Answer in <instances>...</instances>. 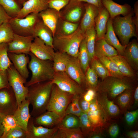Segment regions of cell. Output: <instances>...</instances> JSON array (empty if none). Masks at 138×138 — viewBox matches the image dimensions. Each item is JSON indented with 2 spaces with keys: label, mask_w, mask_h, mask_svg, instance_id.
<instances>
[{
  "label": "cell",
  "mask_w": 138,
  "mask_h": 138,
  "mask_svg": "<svg viewBox=\"0 0 138 138\" xmlns=\"http://www.w3.org/2000/svg\"><path fill=\"white\" fill-rule=\"evenodd\" d=\"M12 65L8 55L7 43L0 44V70H7Z\"/></svg>",
  "instance_id": "cell-39"
},
{
  "label": "cell",
  "mask_w": 138,
  "mask_h": 138,
  "mask_svg": "<svg viewBox=\"0 0 138 138\" xmlns=\"http://www.w3.org/2000/svg\"><path fill=\"white\" fill-rule=\"evenodd\" d=\"M126 135L129 138H138V132L137 131H129L126 133Z\"/></svg>",
  "instance_id": "cell-57"
},
{
  "label": "cell",
  "mask_w": 138,
  "mask_h": 138,
  "mask_svg": "<svg viewBox=\"0 0 138 138\" xmlns=\"http://www.w3.org/2000/svg\"><path fill=\"white\" fill-rule=\"evenodd\" d=\"M133 98L135 105H137L138 103V87H137L134 91Z\"/></svg>",
  "instance_id": "cell-58"
},
{
  "label": "cell",
  "mask_w": 138,
  "mask_h": 138,
  "mask_svg": "<svg viewBox=\"0 0 138 138\" xmlns=\"http://www.w3.org/2000/svg\"><path fill=\"white\" fill-rule=\"evenodd\" d=\"M109 57L116 64L119 70L124 77L129 78L135 76V70L123 56L118 54Z\"/></svg>",
  "instance_id": "cell-31"
},
{
  "label": "cell",
  "mask_w": 138,
  "mask_h": 138,
  "mask_svg": "<svg viewBox=\"0 0 138 138\" xmlns=\"http://www.w3.org/2000/svg\"><path fill=\"white\" fill-rule=\"evenodd\" d=\"M39 14L31 13L23 18H12L9 23L14 33L23 36H33L35 25L40 19Z\"/></svg>",
  "instance_id": "cell-7"
},
{
  "label": "cell",
  "mask_w": 138,
  "mask_h": 138,
  "mask_svg": "<svg viewBox=\"0 0 138 138\" xmlns=\"http://www.w3.org/2000/svg\"><path fill=\"white\" fill-rule=\"evenodd\" d=\"M21 5H22L28 0H16Z\"/></svg>",
  "instance_id": "cell-60"
},
{
  "label": "cell",
  "mask_w": 138,
  "mask_h": 138,
  "mask_svg": "<svg viewBox=\"0 0 138 138\" xmlns=\"http://www.w3.org/2000/svg\"><path fill=\"white\" fill-rule=\"evenodd\" d=\"M2 121V117L0 114V138H1L4 132V128L3 124Z\"/></svg>",
  "instance_id": "cell-59"
},
{
  "label": "cell",
  "mask_w": 138,
  "mask_h": 138,
  "mask_svg": "<svg viewBox=\"0 0 138 138\" xmlns=\"http://www.w3.org/2000/svg\"><path fill=\"white\" fill-rule=\"evenodd\" d=\"M4 138H27V132L17 126L11 129Z\"/></svg>",
  "instance_id": "cell-47"
},
{
  "label": "cell",
  "mask_w": 138,
  "mask_h": 138,
  "mask_svg": "<svg viewBox=\"0 0 138 138\" xmlns=\"http://www.w3.org/2000/svg\"><path fill=\"white\" fill-rule=\"evenodd\" d=\"M96 98L110 120L118 117L120 112L119 107L110 100L106 94L97 91Z\"/></svg>",
  "instance_id": "cell-18"
},
{
  "label": "cell",
  "mask_w": 138,
  "mask_h": 138,
  "mask_svg": "<svg viewBox=\"0 0 138 138\" xmlns=\"http://www.w3.org/2000/svg\"><path fill=\"white\" fill-rule=\"evenodd\" d=\"M78 57L83 70L85 72L89 66L90 59L85 37L80 43Z\"/></svg>",
  "instance_id": "cell-37"
},
{
  "label": "cell",
  "mask_w": 138,
  "mask_h": 138,
  "mask_svg": "<svg viewBox=\"0 0 138 138\" xmlns=\"http://www.w3.org/2000/svg\"><path fill=\"white\" fill-rule=\"evenodd\" d=\"M104 38L109 44L117 51L119 55H123L126 47L122 45L117 38L113 29L112 19L110 17L107 22V31Z\"/></svg>",
  "instance_id": "cell-28"
},
{
  "label": "cell",
  "mask_w": 138,
  "mask_h": 138,
  "mask_svg": "<svg viewBox=\"0 0 138 138\" xmlns=\"http://www.w3.org/2000/svg\"><path fill=\"white\" fill-rule=\"evenodd\" d=\"M134 70L138 69V44L135 40L129 42L126 47L123 55Z\"/></svg>",
  "instance_id": "cell-29"
},
{
  "label": "cell",
  "mask_w": 138,
  "mask_h": 138,
  "mask_svg": "<svg viewBox=\"0 0 138 138\" xmlns=\"http://www.w3.org/2000/svg\"><path fill=\"white\" fill-rule=\"evenodd\" d=\"M51 82L61 90L74 95L82 96L86 90L69 77L65 72H55Z\"/></svg>",
  "instance_id": "cell-10"
},
{
  "label": "cell",
  "mask_w": 138,
  "mask_h": 138,
  "mask_svg": "<svg viewBox=\"0 0 138 138\" xmlns=\"http://www.w3.org/2000/svg\"><path fill=\"white\" fill-rule=\"evenodd\" d=\"M8 55L15 68L21 75L26 80L29 74L27 68V64L29 62V57L24 53L8 52Z\"/></svg>",
  "instance_id": "cell-21"
},
{
  "label": "cell",
  "mask_w": 138,
  "mask_h": 138,
  "mask_svg": "<svg viewBox=\"0 0 138 138\" xmlns=\"http://www.w3.org/2000/svg\"><path fill=\"white\" fill-rule=\"evenodd\" d=\"M86 47L90 61L94 57V50L96 38L95 26L88 29L85 33Z\"/></svg>",
  "instance_id": "cell-35"
},
{
  "label": "cell",
  "mask_w": 138,
  "mask_h": 138,
  "mask_svg": "<svg viewBox=\"0 0 138 138\" xmlns=\"http://www.w3.org/2000/svg\"><path fill=\"white\" fill-rule=\"evenodd\" d=\"M119 128L116 123H113L111 125L109 128L108 132L110 137L115 138L118 135L119 132Z\"/></svg>",
  "instance_id": "cell-54"
},
{
  "label": "cell",
  "mask_w": 138,
  "mask_h": 138,
  "mask_svg": "<svg viewBox=\"0 0 138 138\" xmlns=\"http://www.w3.org/2000/svg\"><path fill=\"white\" fill-rule=\"evenodd\" d=\"M134 92V89H127L116 98L120 112H126L130 107L133 100Z\"/></svg>",
  "instance_id": "cell-30"
},
{
  "label": "cell",
  "mask_w": 138,
  "mask_h": 138,
  "mask_svg": "<svg viewBox=\"0 0 138 138\" xmlns=\"http://www.w3.org/2000/svg\"><path fill=\"white\" fill-rule=\"evenodd\" d=\"M125 119L127 124L129 125H132L138 116V110L126 112Z\"/></svg>",
  "instance_id": "cell-49"
},
{
  "label": "cell",
  "mask_w": 138,
  "mask_h": 138,
  "mask_svg": "<svg viewBox=\"0 0 138 138\" xmlns=\"http://www.w3.org/2000/svg\"><path fill=\"white\" fill-rule=\"evenodd\" d=\"M79 103L82 112L87 113L89 109L90 102H88L84 100L82 96L79 98Z\"/></svg>",
  "instance_id": "cell-53"
},
{
  "label": "cell",
  "mask_w": 138,
  "mask_h": 138,
  "mask_svg": "<svg viewBox=\"0 0 138 138\" xmlns=\"http://www.w3.org/2000/svg\"><path fill=\"white\" fill-rule=\"evenodd\" d=\"M10 87L8 79L7 70H0V90Z\"/></svg>",
  "instance_id": "cell-50"
},
{
  "label": "cell",
  "mask_w": 138,
  "mask_h": 138,
  "mask_svg": "<svg viewBox=\"0 0 138 138\" xmlns=\"http://www.w3.org/2000/svg\"><path fill=\"white\" fill-rule=\"evenodd\" d=\"M97 91L92 89L88 88L85 91L83 96L84 100L88 102H91L95 99L96 96Z\"/></svg>",
  "instance_id": "cell-51"
},
{
  "label": "cell",
  "mask_w": 138,
  "mask_h": 138,
  "mask_svg": "<svg viewBox=\"0 0 138 138\" xmlns=\"http://www.w3.org/2000/svg\"><path fill=\"white\" fill-rule=\"evenodd\" d=\"M12 18L0 5V26L4 23L9 22Z\"/></svg>",
  "instance_id": "cell-52"
},
{
  "label": "cell",
  "mask_w": 138,
  "mask_h": 138,
  "mask_svg": "<svg viewBox=\"0 0 138 138\" xmlns=\"http://www.w3.org/2000/svg\"><path fill=\"white\" fill-rule=\"evenodd\" d=\"M109 14L104 7L100 8L95 19V28L97 40L104 37L107 31V24L110 18Z\"/></svg>",
  "instance_id": "cell-24"
},
{
  "label": "cell",
  "mask_w": 138,
  "mask_h": 138,
  "mask_svg": "<svg viewBox=\"0 0 138 138\" xmlns=\"http://www.w3.org/2000/svg\"><path fill=\"white\" fill-rule=\"evenodd\" d=\"M7 72L9 83L15 95L18 106L26 99L28 92V87L24 85L26 80L21 75L13 65L8 69Z\"/></svg>",
  "instance_id": "cell-8"
},
{
  "label": "cell",
  "mask_w": 138,
  "mask_h": 138,
  "mask_svg": "<svg viewBox=\"0 0 138 138\" xmlns=\"http://www.w3.org/2000/svg\"><path fill=\"white\" fill-rule=\"evenodd\" d=\"M85 33L78 29L68 35L55 34L53 37V46L57 51L66 53L70 56L78 57L80 43L85 38Z\"/></svg>",
  "instance_id": "cell-3"
},
{
  "label": "cell",
  "mask_w": 138,
  "mask_h": 138,
  "mask_svg": "<svg viewBox=\"0 0 138 138\" xmlns=\"http://www.w3.org/2000/svg\"><path fill=\"white\" fill-rule=\"evenodd\" d=\"M70 0H49V8L55 9L60 12L70 2Z\"/></svg>",
  "instance_id": "cell-48"
},
{
  "label": "cell",
  "mask_w": 138,
  "mask_h": 138,
  "mask_svg": "<svg viewBox=\"0 0 138 138\" xmlns=\"http://www.w3.org/2000/svg\"><path fill=\"white\" fill-rule=\"evenodd\" d=\"M87 114L94 128L93 133L100 132L110 124L108 121L110 120L96 98L90 102Z\"/></svg>",
  "instance_id": "cell-9"
},
{
  "label": "cell",
  "mask_w": 138,
  "mask_h": 138,
  "mask_svg": "<svg viewBox=\"0 0 138 138\" xmlns=\"http://www.w3.org/2000/svg\"><path fill=\"white\" fill-rule=\"evenodd\" d=\"M79 117L72 114L66 115L62 119L58 128H74L79 127Z\"/></svg>",
  "instance_id": "cell-41"
},
{
  "label": "cell",
  "mask_w": 138,
  "mask_h": 138,
  "mask_svg": "<svg viewBox=\"0 0 138 138\" xmlns=\"http://www.w3.org/2000/svg\"><path fill=\"white\" fill-rule=\"evenodd\" d=\"M70 56L67 54L56 51L53 61L55 72H65Z\"/></svg>",
  "instance_id": "cell-33"
},
{
  "label": "cell",
  "mask_w": 138,
  "mask_h": 138,
  "mask_svg": "<svg viewBox=\"0 0 138 138\" xmlns=\"http://www.w3.org/2000/svg\"><path fill=\"white\" fill-rule=\"evenodd\" d=\"M73 95L61 90L53 84L47 111L55 112L62 119Z\"/></svg>",
  "instance_id": "cell-6"
},
{
  "label": "cell",
  "mask_w": 138,
  "mask_h": 138,
  "mask_svg": "<svg viewBox=\"0 0 138 138\" xmlns=\"http://www.w3.org/2000/svg\"><path fill=\"white\" fill-rule=\"evenodd\" d=\"M47 0L48 1L49 0Z\"/></svg>",
  "instance_id": "cell-61"
},
{
  "label": "cell",
  "mask_w": 138,
  "mask_h": 138,
  "mask_svg": "<svg viewBox=\"0 0 138 138\" xmlns=\"http://www.w3.org/2000/svg\"><path fill=\"white\" fill-rule=\"evenodd\" d=\"M30 52L37 58L53 61L55 52L54 48L46 44L37 37H35L31 45Z\"/></svg>",
  "instance_id": "cell-15"
},
{
  "label": "cell",
  "mask_w": 138,
  "mask_h": 138,
  "mask_svg": "<svg viewBox=\"0 0 138 138\" xmlns=\"http://www.w3.org/2000/svg\"><path fill=\"white\" fill-rule=\"evenodd\" d=\"M79 27L78 23L69 22L64 20L60 17L57 25L55 34L69 35L76 30Z\"/></svg>",
  "instance_id": "cell-32"
},
{
  "label": "cell",
  "mask_w": 138,
  "mask_h": 138,
  "mask_svg": "<svg viewBox=\"0 0 138 138\" xmlns=\"http://www.w3.org/2000/svg\"><path fill=\"white\" fill-rule=\"evenodd\" d=\"M90 61L91 62V67L98 76L101 78L102 81L110 76L108 71L98 58L94 57Z\"/></svg>",
  "instance_id": "cell-42"
},
{
  "label": "cell",
  "mask_w": 138,
  "mask_h": 138,
  "mask_svg": "<svg viewBox=\"0 0 138 138\" xmlns=\"http://www.w3.org/2000/svg\"><path fill=\"white\" fill-rule=\"evenodd\" d=\"M58 129L57 127L49 128L41 125L36 126L31 116L28 123L27 138H53Z\"/></svg>",
  "instance_id": "cell-16"
},
{
  "label": "cell",
  "mask_w": 138,
  "mask_h": 138,
  "mask_svg": "<svg viewBox=\"0 0 138 138\" xmlns=\"http://www.w3.org/2000/svg\"><path fill=\"white\" fill-rule=\"evenodd\" d=\"M53 84L51 80L37 83L28 88L26 99L32 106L31 116L36 117L47 111Z\"/></svg>",
  "instance_id": "cell-1"
},
{
  "label": "cell",
  "mask_w": 138,
  "mask_h": 138,
  "mask_svg": "<svg viewBox=\"0 0 138 138\" xmlns=\"http://www.w3.org/2000/svg\"><path fill=\"white\" fill-rule=\"evenodd\" d=\"M34 38L33 36H23L14 33L12 40L7 43L8 52L29 54Z\"/></svg>",
  "instance_id": "cell-14"
},
{
  "label": "cell",
  "mask_w": 138,
  "mask_h": 138,
  "mask_svg": "<svg viewBox=\"0 0 138 138\" xmlns=\"http://www.w3.org/2000/svg\"><path fill=\"white\" fill-rule=\"evenodd\" d=\"M39 14L44 24L52 31L53 37L60 17V12L54 9L49 8L40 12Z\"/></svg>",
  "instance_id": "cell-25"
},
{
  "label": "cell",
  "mask_w": 138,
  "mask_h": 138,
  "mask_svg": "<svg viewBox=\"0 0 138 138\" xmlns=\"http://www.w3.org/2000/svg\"><path fill=\"white\" fill-rule=\"evenodd\" d=\"M53 138H83L84 137L79 127L74 128H58Z\"/></svg>",
  "instance_id": "cell-34"
},
{
  "label": "cell",
  "mask_w": 138,
  "mask_h": 138,
  "mask_svg": "<svg viewBox=\"0 0 138 138\" xmlns=\"http://www.w3.org/2000/svg\"><path fill=\"white\" fill-rule=\"evenodd\" d=\"M65 72L72 79L86 90L85 75L78 57L70 56Z\"/></svg>",
  "instance_id": "cell-13"
},
{
  "label": "cell",
  "mask_w": 138,
  "mask_h": 138,
  "mask_svg": "<svg viewBox=\"0 0 138 138\" xmlns=\"http://www.w3.org/2000/svg\"><path fill=\"white\" fill-rule=\"evenodd\" d=\"M133 13L132 10L123 17L118 16L113 19L112 24L115 33L119 37L122 44L126 47L132 37H137L136 28L133 19Z\"/></svg>",
  "instance_id": "cell-4"
},
{
  "label": "cell",
  "mask_w": 138,
  "mask_h": 138,
  "mask_svg": "<svg viewBox=\"0 0 138 138\" xmlns=\"http://www.w3.org/2000/svg\"><path fill=\"white\" fill-rule=\"evenodd\" d=\"M126 78L108 76L99 83L97 91L106 94L110 99H114L125 90L133 89V84Z\"/></svg>",
  "instance_id": "cell-5"
},
{
  "label": "cell",
  "mask_w": 138,
  "mask_h": 138,
  "mask_svg": "<svg viewBox=\"0 0 138 138\" xmlns=\"http://www.w3.org/2000/svg\"><path fill=\"white\" fill-rule=\"evenodd\" d=\"M119 54L117 51L109 44L104 38L96 40L94 50V57L102 56L110 57Z\"/></svg>",
  "instance_id": "cell-27"
},
{
  "label": "cell",
  "mask_w": 138,
  "mask_h": 138,
  "mask_svg": "<svg viewBox=\"0 0 138 138\" xmlns=\"http://www.w3.org/2000/svg\"><path fill=\"white\" fill-rule=\"evenodd\" d=\"M80 96L73 95L71 102L66 110L65 115L67 114H72L78 117L80 115L82 112L79 103V99Z\"/></svg>",
  "instance_id": "cell-45"
},
{
  "label": "cell",
  "mask_w": 138,
  "mask_h": 138,
  "mask_svg": "<svg viewBox=\"0 0 138 138\" xmlns=\"http://www.w3.org/2000/svg\"><path fill=\"white\" fill-rule=\"evenodd\" d=\"M79 128L84 137H89L94 132V128L88 118L87 113L82 112L79 117Z\"/></svg>",
  "instance_id": "cell-40"
},
{
  "label": "cell",
  "mask_w": 138,
  "mask_h": 138,
  "mask_svg": "<svg viewBox=\"0 0 138 138\" xmlns=\"http://www.w3.org/2000/svg\"><path fill=\"white\" fill-rule=\"evenodd\" d=\"M49 8L47 0H28L22 5L16 17L23 18L31 13H39Z\"/></svg>",
  "instance_id": "cell-17"
},
{
  "label": "cell",
  "mask_w": 138,
  "mask_h": 138,
  "mask_svg": "<svg viewBox=\"0 0 138 138\" xmlns=\"http://www.w3.org/2000/svg\"><path fill=\"white\" fill-rule=\"evenodd\" d=\"M33 36L34 38L38 37L46 44L54 48L52 31L44 24L41 18L35 25Z\"/></svg>",
  "instance_id": "cell-26"
},
{
  "label": "cell",
  "mask_w": 138,
  "mask_h": 138,
  "mask_svg": "<svg viewBox=\"0 0 138 138\" xmlns=\"http://www.w3.org/2000/svg\"><path fill=\"white\" fill-rule=\"evenodd\" d=\"M134 12L135 16L133 17V19L136 28V32L138 35V1L135 3L134 5Z\"/></svg>",
  "instance_id": "cell-55"
},
{
  "label": "cell",
  "mask_w": 138,
  "mask_h": 138,
  "mask_svg": "<svg viewBox=\"0 0 138 138\" xmlns=\"http://www.w3.org/2000/svg\"><path fill=\"white\" fill-rule=\"evenodd\" d=\"M84 5L85 13L79 27L85 33L88 29L94 26L95 19L98 14L100 8L86 3H84Z\"/></svg>",
  "instance_id": "cell-19"
},
{
  "label": "cell",
  "mask_w": 138,
  "mask_h": 138,
  "mask_svg": "<svg viewBox=\"0 0 138 138\" xmlns=\"http://www.w3.org/2000/svg\"><path fill=\"white\" fill-rule=\"evenodd\" d=\"M1 115L2 118V123L4 128V132L1 138H4L11 129L19 126L13 115L6 116Z\"/></svg>",
  "instance_id": "cell-46"
},
{
  "label": "cell",
  "mask_w": 138,
  "mask_h": 138,
  "mask_svg": "<svg viewBox=\"0 0 138 138\" xmlns=\"http://www.w3.org/2000/svg\"><path fill=\"white\" fill-rule=\"evenodd\" d=\"M62 119L55 112L48 111L36 117L33 118L35 125H41L49 128L58 127Z\"/></svg>",
  "instance_id": "cell-20"
},
{
  "label": "cell",
  "mask_w": 138,
  "mask_h": 138,
  "mask_svg": "<svg viewBox=\"0 0 138 138\" xmlns=\"http://www.w3.org/2000/svg\"><path fill=\"white\" fill-rule=\"evenodd\" d=\"M98 58L108 71L111 76L120 78L125 77L120 72L116 64L109 57L103 56Z\"/></svg>",
  "instance_id": "cell-38"
},
{
  "label": "cell",
  "mask_w": 138,
  "mask_h": 138,
  "mask_svg": "<svg viewBox=\"0 0 138 138\" xmlns=\"http://www.w3.org/2000/svg\"><path fill=\"white\" fill-rule=\"evenodd\" d=\"M85 72L87 89L92 88L97 91L99 84L98 75L89 66Z\"/></svg>",
  "instance_id": "cell-44"
},
{
  "label": "cell",
  "mask_w": 138,
  "mask_h": 138,
  "mask_svg": "<svg viewBox=\"0 0 138 138\" xmlns=\"http://www.w3.org/2000/svg\"><path fill=\"white\" fill-rule=\"evenodd\" d=\"M18 107L16 97L10 87L0 90V114L13 115Z\"/></svg>",
  "instance_id": "cell-11"
},
{
  "label": "cell",
  "mask_w": 138,
  "mask_h": 138,
  "mask_svg": "<svg viewBox=\"0 0 138 138\" xmlns=\"http://www.w3.org/2000/svg\"><path fill=\"white\" fill-rule=\"evenodd\" d=\"M101 1L103 6L108 11L110 18L112 19L120 15L125 16L131 10L130 6L127 4L121 5L112 0H101Z\"/></svg>",
  "instance_id": "cell-23"
},
{
  "label": "cell",
  "mask_w": 138,
  "mask_h": 138,
  "mask_svg": "<svg viewBox=\"0 0 138 138\" xmlns=\"http://www.w3.org/2000/svg\"><path fill=\"white\" fill-rule=\"evenodd\" d=\"M29 54L31 57L29 67L32 76L30 80L26 83L25 86L28 87L37 83L51 81L55 73L52 61L40 59L30 52Z\"/></svg>",
  "instance_id": "cell-2"
},
{
  "label": "cell",
  "mask_w": 138,
  "mask_h": 138,
  "mask_svg": "<svg viewBox=\"0 0 138 138\" xmlns=\"http://www.w3.org/2000/svg\"><path fill=\"white\" fill-rule=\"evenodd\" d=\"M84 4L77 0H70L60 12V17L69 22L78 23L84 9Z\"/></svg>",
  "instance_id": "cell-12"
},
{
  "label": "cell",
  "mask_w": 138,
  "mask_h": 138,
  "mask_svg": "<svg viewBox=\"0 0 138 138\" xmlns=\"http://www.w3.org/2000/svg\"><path fill=\"white\" fill-rule=\"evenodd\" d=\"M0 5L12 18L17 17L22 7L16 0H0Z\"/></svg>",
  "instance_id": "cell-36"
},
{
  "label": "cell",
  "mask_w": 138,
  "mask_h": 138,
  "mask_svg": "<svg viewBox=\"0 0 138 138\" xmlns=\"http://www.w3.org/2000/svg\"><path fill=\"white\" fill-rule=\"evenodd\" d=\"M14 33L9 22L5 23L0 26V44L8 43L13 38Z\"/></svg>",
  "instance_id": "cell-43"
},
{
  "label": "cell",
  "mask_w": 138,
  "mask_h": 138,
  "mask_svg": "<svg viewBox=\"0 0 138 138\" xmlns=\"http://www.w3.org/2000/svg\"><path fill=\"white\" fill-rule=\"evenodd\" d=\"M29 101L26 99L18 106L13 115L19 126L26 132L28 122L31 117L29 111Z\"/></svg>",
  "instance_id": "cell-22"
},
{
  "label": "cell",
  "mask_w": 138,
  "mask_h": 138,
  "mask_svg": "<svg viewBox=\"0 0 138 138\" xmlns=\"http://www.w3.org/2000/svg\"><path fill=\"white\" fill-rule=\"evenodd\" d=\"M83 2H85L93 5L98 8H101L103 6L101 0H77Z\"/></svg>",
  "instance_id": "cell-56"
}]
</instances>
